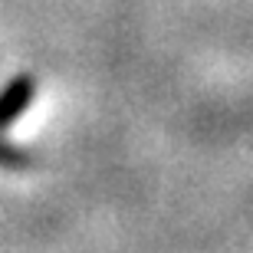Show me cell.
Masks as SVG:
<instances>
[{
	"mask_svg": "<svg viewBox=\"0 0 253 253\" xmlns=\"http://www.w3.org/2000/svg\"><path fill=\"white\" fill-rule=\"evenodd\" d=\"M30 165H33V151L23 148V145H13L0 135V168L20 171V168H30Z\"/></svg>",
	"mask_w": 253,
	"mask_h": 253,
	"instance_id": "obj_2",
	"label": "cell"
},
{
	"mask_svg": "<svg viewBox=\"0 0 253 253\" xmlns=\"http://www.w3.org/2000/svg\"><path fill=\"white\" fill-rule=\"evenodd\" d=\"M37 76L17 73L3 89H0V135H7V128L27 112L33 99H37Z\"/></svg>",
	"mask_w": 253,
	"mask_h": 253,
	"instance_id": "obj_1",
	"label": "cell"
}]
</instances>
